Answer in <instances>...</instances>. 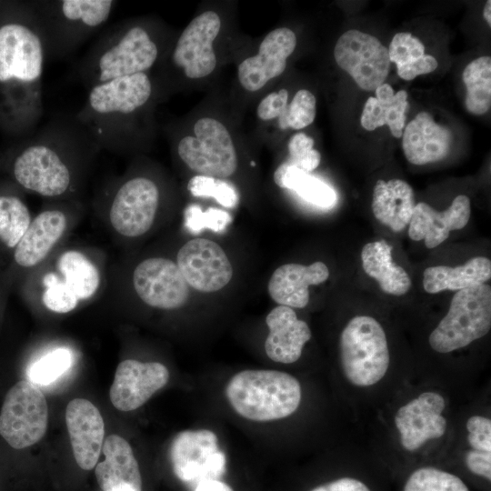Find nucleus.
<instances>
[{"instance_id":"nucleus-1","label":"nucleus","mask_w":491,"mask_h":491,"mask_svg":"<svg viewBox=\"0 0 491 491\" xmlns=\"http://www.w3.org/2000/svg\"><path fill=\"white\" fill-rule=\"evenodd\" d=\"M44 36L25 4L0 23V121L16 135L32 134L44 114Z\"/></svg>"},{"instance_id":"nucleus-2","label":"nucleus","mask_w":491,"mask_h":491,"mask_svg":"<svg viewBox=\"0 0 491 491\" xmlns=\"http://www.w3.org/2000/svg\"><path fill=\"white\" fill-rule=\"evenodd\" d=\"M99 149L75 115L56 116L18 149L12 164L13 175L26 190L59 197L73 186L75 165L90 159Z\"/></svg>"},{"instance_id":"nucleus-3","label":"nucleus","mask_w":491,"mask_h":491,"mask_svg":"<svg viewBox=\"0 0 491 491\" xmlns=\"http://www.w3.org/2000/svg\"><path fill=\"white\" fill-rule=\"evenodd\" d=\"M153 95L149 73L115 78L89 88L75 117L101 149L130 151L148 136L151 121L146 117Z\"/></svg>"},{"instance_id":"nucleus-4","label":"nucleus","mask_w":491,"mask_h":491,"mask_svg":"<svg viewBox=\"0 0 491 491\" xmlns=\"http://www.w3.org/2000/svg\"><path fill=\"white\" fill-rule=\"evenodd\" d=\"M161 45L152 25L125 20L106 27L76 66V74L89 88L115 78L149 73L158 62Z\"/></svg>"},{"instance_id":"nucleus-5","label":"nucleus","mask_w":491,"mask_h":491,"mask_svg":"<svg viewBox=\"0 0 491 491\" xmlns=\"http://www.w3.org/2000/svg\"><path fill=\"white\" fill-rule=\"evenodd\" d=\"M45 40L46 55L64 58L109 20L113 0H39L30 3Z\"/></svg>"},{"instance_id":"nucleus-6","label":"nucleus","mask_w":491,"mask_h":491,"mask_svg":"<svg viewBox=\"0 0 491 491\" xmlns=\"http://www.w3.org/2000/svg\"><path fill=\"white\" fill-rule=\"evenodd\" d=\"M233 409L252 421H272L292 415L301 401L298 380L277 370H243L225 386Z\"/></svg>"},{"instance_id":"nucleus-7","label":"nucleus","mask_w":491,"mask_h":491,"mask_svg":"<svg viewBox=\"0 0 491 491\" xmlns=\"http://www.w3.org/2000/svg\"><path fill=\"white\" fill-rule=\"evenodd\" d=\"M339 346L343 372L353 385L369 386L386 375L390 362L386 336L374 317H353L341 333Z\"/></svg>"},{"instance_id":"nucleus-8","label":"nucleus","mask_w":491,"mask_h":491,"mask_svg":"<svg viewBox=\"0 0 491 491\" xmlns=\"http://www.w3.org/2000/svg\"><path fill=\"white\" fill-rule=\"evenodd\" d=\"M491 328V288L489 285L457 291L447 314L430 334V346L438 353L465 347L486 336Z\"/></svg>"},{"instance_id":"nucleus-9","label":"nucleus","mask_w":491,"mask_h":491,"mask_svg":"<svg viewBox=\"0 0 491 491\" xmlns=\"http://www.w3.org/2000/svg\"><path fill=\"white\" fill-rule=\"evenodd\" d=\"M194 135H186L176 144L180 160L201 175L224 179L235 174L237 155L226 127L217 119L202 117L193 127Z\"/></svg>"},{"instance_id":"nucleus-10","label":"nucleus","mask_w":491,"mask_h":491,"mask_svg":"<svg viewBox=\"0 0 491 491\" xmlns=\"http://www.w3.org/2000/svg\"><path fill=\"white\" fill-rule=\"evenodd\" d=\"M48 426V406L38 386L17 382L7 392L0 412V435L15 449L40 441Z\"/></svg>"},{"instance_id":"nucleus-11","label":"nucleus","mask_w":491,"mask_h":491,"mask_svg":"<svg viewBox=\"0 0 491 491\" xmlns=\"http://www.w3.org/2000/svg\"><path fill=\"white\" fill-rule=\"evenodd\" d=\"M169 453L175 475L191 486L205 480H220L225 473V455L211 430L179 432L173 438Z\"/></svg>"},{"instance_id":"nucleus-12","label":"nucleus","mask_w":491,"mask_h":491,"mask_svg":"<svg viewBox=\"0 0 491 491\" xmlns=\"http://www.w3.org/2000/svg\"><path fill=\"white\" fill-rule=\"evenodd\" d=\"M159 203L160 190L155 180L144 175L129 177L112 194L109 220L120 235L140 236L151 228Z\"/></svg>"},{"instance_id":"nucleus-13","label":"nucleus","mask_w":491,"mask_h":491,"mask_svg":"<svg viewBox=\"0 0 491 491\" xmlns=\"http://www.w3.org/2000/svg\"><path fill=\"white\" fill-rule=\"evenodd\" d=\"M334 56L338 66L366 91H375L384 84L390 70L387 48L376 37L358 30H348L338 38Z\"/></svg>"},{"instance_id":"nucleus-14","label":"nucleus","mask_w":491,"mask_h":491,"mask_svg":"<svg viewBox=\"0 0 491 491\" xmlns=\"http://www.w3.org/2000/svg\"><path fill=\"white\" fill-rule=\"evenodd\" d=\"M221 29L215 11H205L193 18L176 40L170 64L188 79L209 75L216 66L213 44Z\"/></svg>"},{"instance_id":"nucleus-15","label":"nucleus","mask_w":491,"mask_h":491,"mask_svg":"<svg viewBox=\"0 0 491 491\" xmlns=\"http://www.w3.org/2000/svg\"><path fill=\"white\" fill-rule=\"evenodd\" d=\"M176 265L192 288L213 293L224 288L233 276L232 265L222 247L205 238H194L178 251Z\"/></svg>"},{"instance_id":"nucleus-16","label":"nucleus","mask_w":491,"mask_h":491,"mask_svg":"<svg viewBox=\"0 0 491 491\" xmlns=\"http://www.w3.org/2000/svg\"><path fill=\"white\" fill-rule=\"evenodd\" d=\"M133 285L140 299L155 308H179L189 297L188 284L176 263L167 258L152 257L138 264Z\"/></svg>"},{"instance_id":"nucleus-17","label":"nucleus","mask_w":491,"mask_h":491,"mask_svg":"<svg viewBox=\"0 0 491 491\" xmlns=\"http://www.w3.org/2000/svg\"><path fill=\"white\" fill-rule=\"evenodd\" d=\"M169 380V371L158 362L126 359L116 367L109 396L113 406L124 412L143 406Z\"/></svg>"},{"instance_id":"nucleus-18","label":"nucleus","mask_w":491,"mask_h":491,"mask_svg":"<svg viewBox=\"0 0 491 491\" xmlns=\"http://www.w3.org/2000/svg\"><path fill=\"white\" fill-rule=\"evenodd\" d=\"M296 46V36L291 29L279 27L270 31L262 40L258 53L239 64L237 76L242 87L256 92L279 76Z\"/></svg>"},{"instance_id":"nucleus-19","label":"nucleus","mask_w":491,"mask_h":491,"mask_svg":"<svg viewBox=\"0 0 491 491\" xmlns=\"http://www.w3.org/2000/svg\"><path fill=\"white\" fill-rule=\"evenodd\" d=\"M444 409L445 399L436 392H424L401 406L395 424L404 448L415 451L427 440L441 437L446 428V420L441 415Z\"/></svg>"},{"instance_id":"nucleus-20","label":"nucleus","mask_w":491,"mask_h":491,"mask_svg":"<svg viewBox=\"0 0 491 491\" xmlns=\"http://www.w3.org/2000/svg\"><path fill=\"white\" fill-rule=\"evenodd\" d=\"M65 423L74 457L84 470L95 467L105 440V423L89 400L75 398L65 409Z\"/></svg>"},{"instance_id":"nucleus-21","label":"nucleus","mask_w":491,"mask_h":491,"mask_svg":"<svg viewBox=\"0 0 491 491\" xmlns=\"http://www.w3.org/2000/svg\"><path fill=\"white\" fill-rule=\"evenodd\" d=\"M470 215V199L465 195H457L442 212L421 202L414 207L408 235L415 241L424 239L427 248H434L443 243L451 231L464 228Z\"/></svg>"},{"instance_id":"nucleus-22","label":"nucleus","mask_w":491,"mask_h":491,"mask_svg":"<svg viewBox=\"0 0 491 491\" xmlns=\"http://www.w3.org/2000/svg\"><path fill=\"white\" fill-rule=\"evenodd\" d=\"M453 134L434 120L427 112H420L405 126L402 146L406 158L414 165H425L444 159L450 152Z\"/></svg>"},{"instance_id":"nucleus-23","label":"nucleus","mask_w":491,"mask_h":491,"mask_svg":"<svg viewBox=\"0 0 491 491\" xmlns=\"http://www.w3.org/2000/svg\"><path fill=\"white\" fill-rule=\"evenodd\" d=\"M266 322L269 329L265 342L267 356L283 364L297 361L312 336L308 325L297 318L293 308L286 306L273 308Z\"/></svg>"},{"instance_id":"nucleus-24","label":"nucleus","mask_w":491,"mask_h":491,"mask_svg":"<svg viewBox=\"0 0 491 491\" xmlns=\"http://www.w3.org/2000/svg\"><path fill=\"white\" fill-rule=\"evenodd\" d=\"M105 460L95 466V477L103 491H141L142 477L129 443L118 435L104 440Z\"/></svg>"},{"instance_id":"nucleus-25","label":"nucleus","mask_w":491,"mask_h":491,"mask_svg":"<svg viewBox=\"0 0 491 491\" xmlns=\"http://www.w3.org/2000/svg\"><path fill=\"white\" fill-rule=\"evenodd\" d=\"M328 277L329 270L321 261L309 266L286 264L275 270L267 290L271 298L279 306L304 308L309 302V286L320 285Z\"/></svg>"},{"instance_id":"nucleus-26","label":"nucleus","mask_w":491,"mask_h":491,"mask_svg":"<svg viewBox=\"0 0 491 491\" xmlns=\"http://www.w3.org/2000/svg\"><path fill=\"white\" fill-rule=\"evenodd\" d=\"M66 224V215L59 209H47L41 212L31 221L26 232L15 246V262L24 267L39 264L62 237Z\"/></svg>"},{"instance_id":"nucleus-27","label":"nucleus","mask_w":491,"mask_h":491,"mask_svg":"<svg viewBox=\"0 0 491 491\" xmlns=\"http://www.w3.org/2000/svg\"><path fill=\"white\" fill-rule=\"evenodd\" d=\"M415 207V195L409 184L401 179L377 180L372 200L375 217L395 232L409 225Z\"/></svg>"},{"instance_id":"nucleus-28","label":"nucleus","mask_w":491,"mask_h":491,"mask_svg":"<svg viewBox=\"0 0 491 491\" xmlns=\"http://www.w3.org/2000/svg\"><path fill=\"white\" fill-rule=\"evenodd\" d=\"M376 97L370 96L361 115V125L367 131L387 125L393 136H402L408 108L407 94L404 90L394 93L388 84H382L376 90Z\"/></svg>"},{"instance_id":"nucleus-29","label":"nucleus","mask_w":491,"mask_h":491,"mask_svg":"<svg viewBox=\"0 0 491 491\" xmlns=\"http://www.w3.org/2000/svg\"><path fill=\"white\" fill-rule=\"evenodd\" d=\"M490 277V259L476 256L456 267L447 266L427 267L423 273V286L429 294L446 290L460 291L485 284Z\"/></svg>"},{"instance_id":"nucleus-30","label":"nucleus","mask_w":491,"mask_h":491,"mask_svg":"<svg viewBox=\"0 0 491 491\" xmlns=\"http://www.w3.org/2000/svg\"><path fill=\"white\" fill-rule=\"evenodd\" d=\"M392 249L386 240L366 244L361 251L362 266L385 293L403 296L409 291L412 282L406 271L392 260Z\"/></svg>"},{"instance_id":"nucleus-31","label":"nucleus","mask_w":491,"mask_h":491,"mask_svg":"<svg viewBox=\"0 0 491 491\" xmlns=\"http://www.w3.org/2000/svg\"><path fill=\"white\" fill-rule=\"evenodd\" d=\"M274 181L279 187L295 191L303 199L316 206L330 207L336 202V192L331 186L286 162L276 169Z\"/></svg>"},{"instance_id":"nucleus-32","label":"nucleus","mask_w":491,"mask_h":491,"mask_svg":"<svg viewBox=\"0 0 491 491\" xmlns=\"http://www.w3.org/2000/svg\"><path fill=\"white\" fill-rule=\"evenodd\" d=\"M60 277L78 300L94 296L100 285L99 271L94 263L79 251L69 250L57 261Z\"/></svg>"},{"instance_id":"nucleus-33","label":"nucleus","mask_w":491,"mask_h":491,"mask_svg":"<svg viewBox=\"0 0 491 491\" xmlns=\"http://www.w3.org/2000/svg\"><path fill=\"white\" fill-rule=\"evenodd\" d=\"M462 78L466 87V108L473 115L486 114L491 106V57L484 55L470 62Z\"/></svg>"},{"instance_id":"nucleus-34","label":"nucleus","mask_w":491,"mask_h":491,"mask_svg":"<svg viewBox=\"0 0 491 491\" xmlns=\"http://www.w3.org/2000/svg\"><path fill=\"white\" fill-rule=\"evenodd\" d=\"M31 223V215L24 201L14 195H0V240L15 247Z\"/></svg>"},{"instance_id":"nucleus-35","label":"nucleus","mask_w":491,"mask_h":491,"mask_svg":"<svg viewBox=\"0 0 491 491\" xmlns=\"http://www.w3.org/2000/svg\"><path fill=\"white\" fill-rule=\"evenodd\" d=\"M404 491H469L456 476L435 467H421L407 478Z\"/></svg>"},{"instance_id":"nucleus-36","label":"nucleus","mask_w":491,"mask_h":491,"mask_svg":"<svg viewBox=\"0 0 491 491\" xmlns=\"http://www.w3.org/2000/svg\"><path fill=\"white\" fill-rule=\"evenodd\" d=\"M73 361L69 349L56 348L33 363L27 370L28 381L36 386H46L62 376Z\"/></svg>"},{"instance_id":"nucleus-37","label":"nucleus","mask_w":491,"mask_h":491,"mask_svg":"<svg viewBox=\"0 0 491 491\" xmlns=\"http://www.w3.org/2000/svg\"><path fill=\"white\" fill-rule=\"evenodd\" d=\"M187 189L194 196L213 197L226 208H234L239 203L236 188L224 179L196 175L189 180Z\"/></svg>"},{"instance_id":"nucleus-38","label":"nucleus","mask_w":491,"mask_h":491,"mask_svg":"<svg viewBox=\"0 0 491 491\" xmlns=\"http://www.w3.org/2000/svg\"><path fill=\"white\" fill-rule=\"evenodd\" d=\"M184 217L186 228L194 234L205 229L223 232L232 222L231 215L227 211L214 207L203 211L197 205H188Z\"/></svg>"},{"instance_id":"nucleus-39","label":"nucleus","mask_w":491,"mask_h":491,"mask_svg":"<svg viewBox=\"0 0 491 491\" xmlns=\"http://www.w3.org/2000/svg\"><path fill=\"white\" fill-rule=\"evenodd\" d=\"M45 290L42 300L44 305L55 313H68L74 310L77 297L67 288L61 277L55 273H48L43 279Z\"/></svg>"},{"instance_id":"nucleus-40","label":"nucleus","mask_w":491,"mask_h":491,"mask_svg":"<svg viewBox=\"0 0 491 491\" xmlns=\"http://www.w3.org/2000/svg\"><path fill=\"white\" fill-rule=\"evenodd\" d=\"M316 100L315 95L306 89L298 90L294 95L283 123L282 129H302L311 125L316 117Z\"/></svg>"},{"instance_id":"nucleus-41","label":"nucleus","mask_w":491,"mask_h":491,"mask_svg":"<svg viewBox=\"0 0 491 491\" xmlns=\"http://www.w3.org/2000/svg\"><path fill=\"white\" fill-rule=\"evenodd\" d=\"M314 139L304 133L294 135L288 143L289 157L286 161L291 165L310 173L320 164L321 155L313 148Z\"/></svg>"},{"instance_id":"nucleus-42","label":"nucleus","mask_w":491,"mask_h":491,"mask_svg":"<svg viewBox=\"0 0 491 491\" xmlns=\"http://www.w3.org/2000/svg\"><path fill=\"white\" fill-rule=\"evenodd\" d=\"M387 51L390 62L399 68L420 59L425 55V46L411 33L403 32L394 35Z\"/></svg>"},{"instance_id":"nucleus-43","label":"nucleus","mask_w":491,"mask_h":491,"mask_svg":"<svg viewBox=\"0 0 491 491\" xmlns=\"http://www.w3.org/2000/svg\"><path fill=\"white\" fill-rule=\"evenodd\" d=\"M288 92L280 89L267 95L259 103L256 115L259 119L268 121L278 118L279 125L283 123L287 111Z\"/></svg>"},{"instance_id":"nucleus-44","label":"nucleus","mask_w":491,"mask_h":491,"mask_svg":"<svg viewBox=\"0 0 491 491\" xmlns=\"http://www.w3.org/2000/svg\"><path fill=\"white\" fill-rule=\"evenodd\" d=\"M467 440L475 450L491 452V421L481 416H473L466 422Z\"/></svg>"},{"instance_id":"nucleus-45","label":"nucleus","mask_w":491,"mask_h":491,"mask_svg":"<svg viewBox=\"0 0 491 491\" xmlns=\"http://www.w3.org/2000/svg\"><path fill=\"white\" fill-rule=\"evenodd\" d=\"M465 463L470 472L490 480L491 452L470 450L466 454Z\"/></svg>"},{"instance_id":"nucleus-46","label":"nucleus","mask_w":491,"mask_h":491,"mask_svg":"<svg viewBox=\"0 0 491 491\" xmlns=\"http://www.w3.org/2000/svg\"><path fill=\"white\" fill-rule=\"evenodd\" d=\"M437 67L436 59L430 55H424L417 61L397 69V75L404 80L410 81L419 75L428 74Z\"/></svg>"},{"instance_id":"nucleus-47","label":"nucleus","mask_w":491,"mask_h":491,"mask_svg":"<svg viewBox=\"0 0 491 491\" xmlns=\"http://www.w3.org/2000/svg\"><path fill=\"white\" fill-rule=\"evenodd\" d=\"M311 491H370V489L358 479L342 477L318 486Z\"/></svg>"},{"instance_id":"nucleus-48","label":"nucleus","mask_w":491,"mask_h":491,"mask_svg":"<svg viewBox=\"0 0 491 491\" xmlns=\"http://www.w3.org/2000/svg\"><path fill=\"white\" fill-rule=\"evenodd\" d=\"M193 491H234L230 486L221 480H205L198 483Z\"/></svg>"},{"instance_id":"nucleus-49","label":"nucleus","mask_w":491,"mask_h":491,"mask_svg":"<svg viewBox=\"0 0 491 491\" xmlns=\"http://www.w3.org/2000/svg\"><path fill=\"white\" fill-rule=\"evenodd\" d=\"M483 15L487 25H491V1H487L485 5Z\"/></svg>"}]
</instances>
